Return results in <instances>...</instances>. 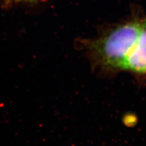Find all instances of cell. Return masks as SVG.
<instances>
[{"instance_id":"6da1fadb","label":"cell","mask_w":146,"mask_h":146,"mask_svg":"<svg viewBox=\"0 0 146 146\" xmlns=\"http://www.w3.org/2000/svg\"><path fill=\"white\" fill-rule=\"evenodd\" d=\"M142 26V23H127L116 27L93 44L95 53L102 63L121 68L123 62L133 48Z\"/></svg>"},{"instance_id":"7a4b0ae2","label":"cell","mask_w":146,"mask_h":146,"mask_svg":"<svg viewBox=\"0 0 146 146\" xmlns=\"http://www.w3.org/2000/svg\"><path fill=\"white\" fill-rule=\"evenodd\" d=\"M121 69L146 72V21L142 23L137 42L123 62Z\"/></svg>"}]
</instances>
